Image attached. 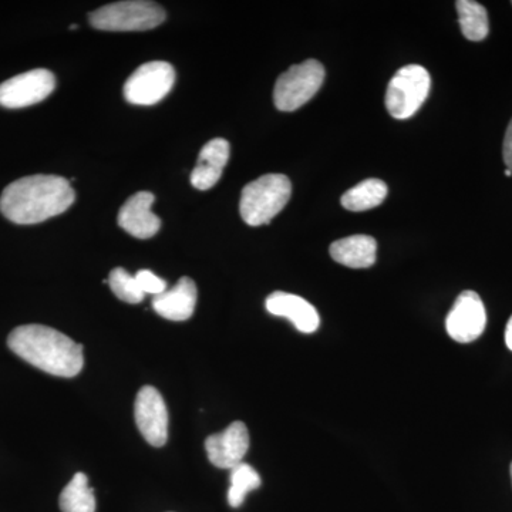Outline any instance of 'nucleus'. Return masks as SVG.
I'll list each match as a JSON object with an SVG mask.
<instances>
[{
  "instance_id": "9d476101",
  "label": "nucleus",
  "mask_w": 512,
  "mask_h": 512,
  "mask_svg": "<svg viewBox=\"0 0 512 512\" xmlns=\"http://www.w3.org/2000/svg\"><path fill=\"white\" fill-rule=\"evenodd\" d=\"M134 416L138 430L153 447H163L168 440V410L156 387L146 386L137 394Z\"/></svg>"
},
{
  "instance_id": "dca6fc26",
  "label": "nucleus",
  "mask_w": 512,
  "mask_h": 512,
  "mask_svg": "<svg viewBox=\"0 0 512 512\" xmlns=\"http://www.w3.org/2000/svg\"><path fill=\"white\" fill-rule=\"evenodd\" d=\"M329 252L340 265L353 269L370 268L376 262L377 242L369 235H353L333 242Z\"/></svg>"
},
{
  "instance_id": "0eeeda50",
  "label": "nucleus",
  "mask_w": 512,
  "mask_h": 512,
  "mask_svg": "<svg viewBox=\"0 0 512 512\" xmlns=\"http://www.w3.org/2000/svg\"><path fill=\"white\" fill-rule=\"evenodd\" d=\"M175 70L167 62H148L138 67L124 84V97L136 106H153L173 89Z\"/></svg>"
},
{
  "instance_id": "f257e3e1",
  "label": "nucleus",
  "mask_w": 512,
  "mask_h": 512,
  "mask_svg": "<svg viewBox=\"0 0 512 512\" xmlns=\"http://www.w3.org/2000/svg\"><path fill=\"white\" fill-rule=\"evenodd\" d=\"M72 185L59 175H29L9 184L0 197V211L19 225L39 224L72 207Z\"/></svg>"
},
{
  "instance_id": "4468645a",
  "label": "nucleus",
  "mask_w": 512,
  "mask_h": 512,
  "mask_svg": "<svg viewBox=\"0 0 512 512\" xmlns=\"http://www.w3.org/2000/svg\"><path fill=\"white\" fill-rule=\"evenodd\" d=\"M197 296L195 282L185 276L173 288L154 296L153 308L165 319L183 322L194 315Z\"/></svg>"
},
{
  "instance_id": "39448f33",
  "label": "nucleus",
  "mask_w": 512,
  "mask_h": 512,
  "mask_svg": "<svg viewBox=\"0 0 512 512\" xmlns=\"http://www.w3.org/2000/svg\"><path fill=\"white\" fill-rule=\"evenodd\" d=\"M430 74L419 64L404 66L390 80L386 92V107L397 120L413 117L429 97Z\"/></svg>"
},
{
  "instance_id": "4be33fe9",
  "label": "nucleus",
  "mask_w": 512,
  "mask_h": 512,
  "mask_svg": "<svg viewBox=\"0 0 512 512\" xmlns=\"http://www.w3.org/2000/svg\"><path fill=\"white\" fill-rule=\"evenodd\" d=\"M136 279L138 285H140L141 291L144 292V295L150 293V295H160L167 291V282L164 279L158 278L157 275H154L153 272L147 271V269H143V271H138L136 274Z\"/></svg>"
},
{
  "instance_id": "a211bd4d",
  "label": "nucleus",
  "mask_w": 512,
  "mask_h": 512,
  "mask_svg": "<svg viewBox=\"0 0 512 512\" xmlns=\"http://www.w3.org/2000/svg\"><path fill=\"white\" fill-rule=\"evenodd\" d=\"M461 32L471 42H481L490 32L488 13L483 5L473 0H458L456 3Z\"/></svg>"
},
{
  "instance_id": "423d86ee",
  "label": "nucleus",
  "mask_w": 512,
  "mask_h": 512,
  "mask_svg": "<svg viewBox=\"0 0 512 512\" xmlns=\"http://www.w3.org/2000/svg\"><path fill=\"white\" fill-rule=\"evenodd\" d=\"M325 80V69L318 60H306L286 70L276 80L274 101L276 109L295 111L312 100Z\"/></svg>"
},
{
  "instance_id": "20e7f679",
  "label": "nucleus",
  "mask_w": 512,
  "mask_h": 512,
  "mask_svg": "<svg viewBox=\"0 0 512 512\" xmlns=\"http://www.w3.org/2000/svg\"><path fill=\"white\" fill-rule=\"evenodd\" d=\"M164 20L165 10L146 0L110 3L90 13L94 28L106 32H143L157 28Z\"/></svg>"
},
{
  "instance_id": "7ed1b4c3",
  "label": "nucleus",
  "mask_w": 512,
  "mask_h": 512,
  "mask_svg": "<svg viewBox=\"0 0 512 512\" xmlns=\"http://www.w3.org/2000/svg\"><path fill=\"white\" fill-rule=\"evenodd\" d=\"M292 184L284 174H266L245 185L239 202L242 220L251 227L269 224L291 200Z\"/></svg>"
},
{
  "instance_id": "aec40b11",
  "label": "nucleus",
  "mask_w": 512,
  "mask_h": 512,
  "mask_svg": "<svg viewBox=\"0 0 512 512\" xmlns=\"http://www.w3.org/2000/svg\"><path fill=\"white\" fill-rule=\"evenodd\" d=\"M262 481L254 467L247 463L238 464L231 470V487L228 491V504L232 508H239L244 504L245 498L261 487Z\"/></svg>"
},
{
  "instance_id": "412c9836",
  "label": "nucleus",
  "mask_w": 512,
  "mask_h": 512,
  "mask_svg": "<svg viewBox=\"0 0 512 512\" xmlns=\"http://www.w3.org/2000/svg\"><path fill=\"white\" fill-rule=\"evenodd\" d=\"M109 285L114 295L120 301L127 303H140L144 299V292L138 285L136 276L128 274L124 268H116L110 272Z\"/></svg>"
},
{
  "instance_id": "1a4fd4ad",
  "label": "nucleus",
  "mask_w": 512,
  "mask_h": 512,
  "mask_svg": "<svg viewBox=\"0 0 512 512\" xmlns=\"http://www.w3.org/2000/svg\"><path fill=\"white\" fill-rule=\"evenodd\" d=\"M485 325H487V313L478 293L474 291L461 293L446 320V329L450 338L458 343L474 342L483 335Z\"/></svg>"
},
{
  "instance_id": "6e6552de",
  "label": "nucleus",
  "mask_w": 512,
  "mask_h": 512,
  "mask_svg": "<svg viewBox=\"0 0 512 512\" xmlns=\"http://www.w3.org/2000/svg\"><path fill=\"white\" fill-rule=\"evenodd\" d=\"M56 87L55 74L46 69H35L18 74L0 84V106L23 109L47 99Z\"/></svg>"
},
{
  "instance_id": "393cba45",
  "label": "nucleus",
  "mask_w": 512,
  "mask_h": 512,
  "mask_svg": "<svg viewBox=\"0 0 512 512\" xmlns=\"http://www.w3.org/2000/svg\"><path fill=\"white\" fill-rule=\"evenodd\" d=\"M505 175H507V177H511L512 171L508 170V168H507V170H505Z\"/></svg>"
},
{
  "instance_id": "bb28decb",
  "label": "nucleus",
  "mask_w": 512,
  "mask_h": 512,
  "mask_svg": "<svg viewBox=\"0 0 512 512\" xmlns=\"http://www.w3.org/2000/svg\"><path fill=\"white\" fill-rule=\"evenodd\" d=\"M511 480H512V463H511Z\"/></svg>"
},
{
  "instance_id": "5701e85b",
  "label": "nucleus",
  "mask_w": 512,
  "mask_h": 512,
  "mask_svg": "<svg viewBox=\"0 0 512 512\" xmlns=\"http://www.w3.org/2000/svg\"><path fill=\"white\" fill-rule=\"evenodd\" d=\"M503 157L508 170L512 171V120L508 124L507 133H505Z\"/></svg>"
},
{
  "instance_id": "ddd939ff",
  "label": "nucleus",
  "mask_w": 512,
  "mask_h": 512,
  "mask_svg": "<svg viewBox=\"0 0 512 512\" xmlns=\"http://www.w3.org/2000/svg\"><path fill=\"white\" fill-rule=\"evenodd\" d=\"M266 309L271 315L291 320L302 333H313L319 329L320 318L315 306L298 295L274 292L266 299Z\"/></svg>"
},
{
  "instance_id": "b1692460",
  "label": "nucleus",
  "mask_w": 512,
  "mask_h": 512,
  "mask_svg": "<svg viewBox=\"0 0 512 512\" xmlns=\"http://www.w3.org/2000/svg\"><path fill=\"white\" fill-rule=\"evenodd\" d=\"M505 343H507L508 349L512 350V316L507 323V329H505Z\"/></svg>"
},
{
  "instance_id": "9b49d317",
  "label": "nucleus",
  "mask_w": 512,
  "mask_h": 512,
  "mask_svg": "<svg viewBox=\"0 0 512 512\" xmlns=\"http://www.w3.org/2000/svg\"><path fill=\"white\" fill-rule=\"evenodd\" d=\"M249 443L247 426L241 421H235L222 433L208 437L205 448L212 466L232 470L247 456Z\"/></svg>"
},
{
  "instance_id": "6ab92c4d",
  "label": "nucleus",
  "mask_w": 512,
  "mask_h": 512,
  "mask_svg": "<svg viewBox=\"0 0 512 512\" xmlns=\"http://www.w3.org/2000/svg\"><path fill=\"white\" fill-rule=\"evenodd\" d=\"M60 510L63 512H94L96 498L89 478L84 473H77L73 480L64 487L60 494Z\"/></svg>"
},
{
  "instance_id": "f8f14e48",
  "label": "nucleus",
  "mask_w": 512,
  "mask_h": 512,
  "mask_svg": "<svg viewBox=\"0 0 512 512\" xmlns=\"http://www.w3.org/2000/svg\"><path fill=\"white\" fill-rule=\"evenodd\" d=\"M154 195L148 191L131 195L119 212V225L138 239L154 237L161 228V220L151 211Z\"/></svg>"
},
{
  "instance_id": "f03ea898",
  "label": "nucleus",
  "mask_w": 512,
  "mask_h": 512,
  "mask_svg": "<svg viewBox=\"0 0 512 512\" xmlns=\"http://www.w3.org/2000/svg\"><path fill=\"white\" fill-rule=\"evenodd\" d=\"M9 349L42 372L74 377L82 372L83 346L45 325H23L10 333Z\"/></svg>"
},
{
  "instance_id": "a878e982",
  "label": "nucleus",
  "mask_w": 512,
  "mask_h": 512,
  "mask_svg": "<svg viewBox=\"0 0 512 512\" xmlns=\"http://www.w3.org/2000/svg\"><path fill=\"white\" fill-rule=\"evenodd\" d=\"M70 29H72V30L77 29V25L70 26Z\"/></svg>"
},
{
  "instance_id": "2eb2a0df",
  "label": "nucleus",
  "mask_w": 512,
  "mask_h": 512,
  "mask_svg": "<svg viewBox=\"0 0 512 512\" xmlns=\"http://www.w3.org/2000/svg\"><path fill=\"white\" fill-rule=\"evenodd\" d=\"M229 160V143L224 138H214L202 147L197 165L191 174V184L197 190H210L220 181Z\"/></svg>"
},
{
  "instance_id": "f3484780",
  "label": "nucleus",
  "mask_w": 512,
  "mask_h": 512,
  "mask_svg": "<svg viewBox=\"0 0 512 512\" xmlns=\"http://www.w3.org/2000/svg\"><path fill=\"white\" fill-rule=\"evenodd\" d=\"M389 194L386 183L377 178L362 181L343 194L340 204L348 211L362 212L379 207Z\"/></svg>"
}]
</instances>
